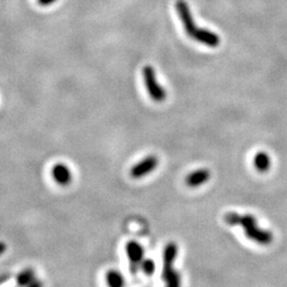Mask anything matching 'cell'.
Wrapping results in <instances>:
<instances>
[{
	"label": "cell",
	"instance_id": "cell-14",
	"mask_svg": "<svg viewBox=\"0 0 287 287\" xmlns=\"http://www.w3.org/2000/svg\"><path fill=\"white\" fill-rule=\"evenodd\" d=\"M141 270L145 273L146 276H151L155 270V264L151 258H144L141 264Z\"/></svg>",
	"mask_w": 287,
	"mask_h": 287
},
{
	"label": "cell",
	"instance_id": "cell-17",
	"mask_svg": "<svg viewBox=\"0 0 287 287\" xmlns=\"http://www.w3.org/2000/svg\"><path fill=\"white\" fill-rule=\"evenodd\" d=\"M5 249H6L5 244L4 243H1V241H0V256H1V254L4 253Z\"/></svg>",
	"mask_w": 287,
	"mask_h": 287
},
{
	"label": "cell",
	"instance_id": "cell-8",
	"mask_svg": "<svg viewBox=\"0 0 287 287\" xmlns=\"http://www.w3.org/2000/svg\"><path fill=\"white\" fill-rule=\"evenodd\" d=\"M226 224L229 225L231 227H240L244 228L258 223V220L254 215L251 214H239L235 212H230L227 213L224 217Z\"/></svg>",
	"mask_w": 287,
	"mask_h": 287
},
{
	"label": "cell",
	"instance_id": "cell-5",
	"mask_svg": "<svg viewBox=\"0 0 287 287\" xmlns=\"http://www.w3.org/2000/svg\"><path fill=\"white\" fill-rule=\"evenodd\" d=\"M126 253L130 263V269L133 273H135L139 269H141V264L144 260V251L143 246L135 240H130L126 245Z\"/></svg>",
	"mask_w": 287,
	"mask_h": 287
},
{
	"label": "cell",
	"instance_id": "cell-10",
	"mask_svg": "<svg viewBox=\"0 0 287 287\" xmlns=\"http://www.w3.org/2000/svg\"><path fill=\"white\" fill-rule=\"evenodd\" d=\"M194 40L208 47H217L220 44L219 36L214 32L206 29H198L194 35Z\"/></svg>",
	"mask_w": 287,
	"mask_h": 287
},
{
	"label": "cell",
	"instance_id": "cell-16",
	"mask_svg": "<svg viewBox=\"0 0 287 287\" xmlns=\"http://www.w3.org/2000/svg\"><path fill=\"white\" fill-rule=\"evenodd\" d=\"M27 287H43V283L40 281V280L36 279L33 283H31Z\"/></svg>",
	"mask_w": 287,
	"mask_h": 287
},
{
	"label": "cell",
	"instance_id": "cell-13",
	"mask_svg": "<svg viewBox=\"0 0 287 287\" xmlns=\"http://www.w3.org/2000/svg\"><path fill=\"white\" fill-rule=\"evenodd\" d=\"M106 280L109 287H125V278L118 270H109L106 275Z\"/></svg>",
	"mask_w": 287,
	"mask_h": 287
},
{
	"label": "cell",
	"instance_id": "cell-1",
	"mask_svg": "<svg viewBox=\"0 0 287 287\" xmlns=\"http://www.w3.org/2000/svg\"><path fill=\"white\" fill-rule=\"evenodd\" d=\"M178 245L171 241L163 250V271L162 279L165 287H181L182 278L180 273L174 268V262L178 257Z\"/></svg>",
	"mask_w": 287,
	"mask_h": 287
},
{
	"label": "cell",
	"instance_id": "cell-4",
	"mask_svg": "<svg viewBox=\"0 0 287 287\" xmlns=\"http://www.w3.org/2000/svg\"><path fill=\"white\" fill-rule=\"evenodd\" d=\"M158 165L159 159L155 155H148L139 163H136L135 165H133L131 171H130V175L133 179H142L155 171Z\"/></svg>",
	"mask_w": 287,
	"mask_h": 287
},
{
	"label": "cell",
	"instance_id": "cell-12",
	"mask_svg": "<svg viewBox=\"0 0 287 287\" xmlns=\"http://www.w3.org/2000/svg\"><path fill=\"white\" fill-rule=\"evenodd\" d=\"M35 272L32 268H26L18 273L16 277V285L19 287H27L35 281Z\"/></svg>",
	"mask_w": 287,
	"mask_h": 287
},
{
	"label": "cell",
	"instance_id": "cell-3",
	"mask_svg": "<svg viewBox=\"0 0 287 287\" xmlns=\"http://www.w3.org/2000/svg\"><path fill=\"white\" fill-rule=\"evenodd\" d=\"M244 232L247 238L254 241L260 246H268L272 243L273 235L272 233L268 230L262 229L258 227V224H252L244 228Z\"/></svg>",
	"mask_w": 287,
	"mask_h": 287
},
{
	"label": "cell",
	"instance_id": "cell-7",
	"mask_svg": "<svg viewBox=\"0 0 287 287\" xmlns=\"http://www.w3.org/2000/svg\"><path fill=\"white\" fill-rule=\"evenodd\" d=\"M51 175L57 182V184L61 186H67L73 181V172L64 163H57L52 166Z\"/></svg>",
	"mask_w": 287,
	"mask_h": 287
},
{
	"label": "cell",
	"instance_id": "cell-6",
	"mask_svg": "<svg viewBox=\"0 0 287 287\" xmlns=\"http://www.w3.org/2000/svg\"><path fill=\"white\" fill-rule=\"evenodd\" d=\"M175 9H177L179 17L181 18V22L184 26V30L186 32V34L188 36L194 37L195 33L197 32L199 28L196 27L190 6H188V4L184 1V0H178L177 3H175Z\"/></svg>",
	"mask_w": 287,
	"mask_h": 287
},
{
	"label": "cell",
	"instance_id": "cell-2",
	"mask_svg": "<svg viewBox=\"0 0 287 287\" xmlns=\"http://www.w3.org/2000/svg\"><path fill=\"white\" fill-rule=\"evenodd\" d=\"M143 79L150 98L155 102H163L166 99V90L158 82L155 70L150 65L143 68Z\"/></svg>",
	"mask_w": 287,
	"mask_h": 287
},
{
	"label": "cell",
	"instance_id": "cell-15",
	"mask_svg": "<svg viewBox=\"0 0 287 287\" xmlns=\"http://www.w3.org/2000/svg\"><path fill=\"white\" fill-rule=\"evenodd\" d=\"M57 1V0H37V3L41 6H50L51 4H54Z\"/></svg>",
	"mask_w": 287,
	"mask_h": 287
},
{
	"label": "cell",
	"instance_id": "cell-9",
	"mask_svg": "<svg viewBox=\"0 0 287 287\" xmlns=\"http://www.w3.org/2000/svg\"><path fill=\"white\" fill-rule=\"evenodd\" d=\"M211 179V172L206 168H200L188 173L185 178V183L190 187H199L205 184Z\"/></svg>",
	"mask_w": 287,
	"mask_h": 287
},
{
	"label": "cell",
	"instance_id": "cell-11",
	"mask_svg": "<svg viewBox=\"0 0 287 287\" xmlns=\"http://www.w3.org/2000/svg\"><path fill=\"white\" fill-rule=\"evenodd\" d=\"M253 165L259 172H267L270 169L271 160L268 153L260 151L254 155Z\"/></svg>",
	"mask_w": 287,
	"mask_h": 287
}]
</instances>
